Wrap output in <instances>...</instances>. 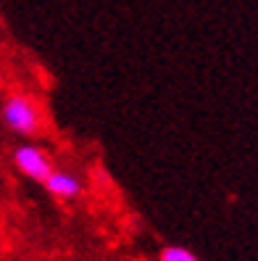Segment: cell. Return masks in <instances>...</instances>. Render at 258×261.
<instances>
[{
  "mask_svg": "<svg viewBox=\"0 0 258 261\" xmlns=\"http://www.w3.org/2000/svg\"><path fill=\"white\" fill-rule=\"evenodd\" d=\"M158 261H200V258L190 248H185V245H166L158 256Z\"/></svg>",
  "mask_w": 258,
  "mask_h": 261,
  "instance_id": "277c9868",
  "label": "cell"
},
{
  "mask_svg": "<svg viewBox=\"0 0 258 261\" xmlns=\"http://www.w3.org/2000/svg\"><path fill=\"white\" fill-rule=\"evenodd\" d=\"M13 164H16V169L24 177L35 179V182H45V177L53 172L50 156L42 148L29 145V143H24V145H19L16 150H13Z\"/></svg>",
  "mask_w": 258,
  "mask_h": 261,
  "instance_id": "7a4b0ae2",
  "label": "cell"
},
{
  "mask_svg": "<svg viewBox=\"0 0 258 261\" xmlns=\"http://www.w3.org/2000/svg\"><path fill=\"white\" fill-rule=\"evenodd\" d=\"M45 190H48L53 198H58V201H74V198H79L84 185H82V179L69 172V169H53V172L45 177Z\"/></svg>",
  "mask_w": 258,
  "mask_h": 261,
  "instance_id": "3957f363",
  "label": "cell"
},
{
  "mask_svg": "<svg viewBox=\"0 0 258 261\" xmlns=\"http://www.w3.org/2000/svg\"><path fill=\"white\" fill-rule=\"evenodd\" d=\"M3 121L11 132L32 137L42 129V109L40 103L26 93H13L3 103Z\"/></svg>",
  "mask_w": 258,
  "mask_h": 261,
  "instance_id": "6da1fadb",
  "label": "cell"
}]
</instances>
